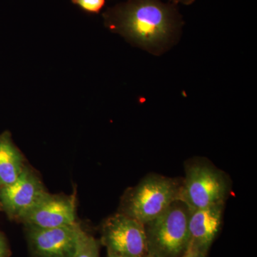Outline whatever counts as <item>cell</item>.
I'll return each mask as SVG.
<instances>
[{
	"label": "cell",
	"instance_id": "obj_1",
	"mask_svg": "<svg viewBox=\"0 0 257 257\" xmlns=\"http://www.w3.org/2000/svg\"><path fill=\"white\" fill-rule=\"evenodd\" d=\"M103 18L111 32L155 55L175 42L182 25L176 5L161 0H128L109 8Z\"/></svg>",
	"mask_w": 257,
	"mask_h": 257
},
{
	"label": "cell",
	"instance_id": "obj_2",
	"mask_svg": "<svg viewBox=\"0 0 257 257\" xmlns=\"http://www.w3.org/2000/svg\"><path fill=\"white\" fill-rule=\"evenodd\" d=\"M182 182L177 179L147 175L121 198L119 212L145 224L153 220L179 199Z\"/></svg>",
	"mask_w": 257,
	"mask_h": 257
},
{
	"label": "cell",
	"instance_id": "obj_3",
	"mask_svg": "<svg viewBox=\"0 0 257 257\" xmlns=\"http://www.w3.org/2000/svg\"><path fill=\"white\" fill-rule=\"evenodd\" d=\"M190 209L180 199L153 220L145 224L147 254L154 257H181L189 243Z\"/></svg>",
	"mask_w": 257,
	"mask_h": 257
},
{
	"label": "cell",
	"instance_id": "obj_4",
	"mask_svg": "<svg viewBox=\"0 0 257 257\" xmlns=\"http://www.w3.org/2000/svg\"><path fill=\"white\" fill-rule=\"evenodd\" d=\"M229 190L226 174L202 161L186 167L179 199L190 210L204 209L224 203Z\"/></svg>",
	"mask_w": 257,
	"mask_h": 257
},
{
	"label": "cell",
	"instance_id": "obj_5",
	"mask_svg": "<svg viewBox=\"0 0 257 257\" xmlns=\"http://www.w3.org/2000/svg\"><path fill=\"white\" fill-rule=\"evenodd\" d=\"M100 243L107 253L119 257H145L147 255L145 225L117 212L102 223Z\"/></svg>",
	"mask_w": 257,
	"mask_h": 257
},
{
	"label": "cell",
	"instance_id": "obj_6",
	"mask_svg": "<svg viewBox=\"0 0 257 257\" xmlns=\"http://www.w3.org/2000/svg\"><path fill=\"white\" fill-rule=\"evenodd\" d=\"M84 230L78 222L52 228L27 226L34 257H72Z\"/></svg>",
	"mask_w": 257,
	"mask_h": 257
},
{
	"label": "cell",
	"instance_id": "obj_7",
	"mask_svg": "<svg viewBox=\"0 0 257 257\" xmlns=\"http://www.w3.org/2000/svg\"><path fill=\"white\" fill-rule=\"evenodd\" d=\"M47 193L36 172L25 165L14 182L0 187V206L10 219L20 220Z\"/></svg>",
	"mask_w": 257,
	"mask_h": 257
},
{
	"label": "cell",
	"instance_id": "obj_8",
	"mask_svg": "<svg viewBox=\"0 0 257 257\" xmlns=\"http://www.w3.org/2000/svg\"><path fill=\"white\" fill-rule=\"evenodd\" d=\"M75 195L47 192L20 219L26 226L52 228L77 222Z\"/></svg>",
	"mask_w": 257,
	"mask_h": 257
},
{
	"label": "cell",
	"instance_id": "obj_9",
	"mask_svg": "<svg viewBox=\"0 0 257 257\" xmlns=\"http://www.w3.org/2000/svg\"><path fill=\"white\" fill-rule=\"evenodd\" d=\"M224 203L204 209L190 210L188 228L191 246L208 254L220 231Z\"/></svg>",
	"mask_w": 257,
	"mask_h": 257
},
{
	"label": "cell",
	"instance_id": "obj_10",
	"mask_svg": "<svg viewBox=\"0 0 257 257\" xmlns=\"http://www.w3.org/2000/svg\"><path fill=\"white\" fill-rule=\"evenodd\" d=\"M25 157L9 131L0 135V187L14 182L25 167Z\"/></svg>",
	"mask_w": 257,
	"mask_h": 257
},
{
	"label": "cell",
	"instance_id": "obj_11",
	"mask_svg": "<svg viewBox=\"0 0 257 257\" xmlns=\"http://www.w3.org/2000/svg\"><path fill=\"white\" fill-rule=\"evenodd\" d=\"M72 257H100L99 241L92 235L84 231Z\"/></svg>",
	"mask_w": 257,
	"mask_h": 257
},
{
	"label": "cell",
	"instance_id": "obj_12",
	"mask_svg": "<svg viewBox=\"0 0 257 257\" xmlns=\"http://www.w3.org/2000/svg\"><path fill=\"white\" fill-rule=\"evenodd\" d=\"M105 1L106 0H72V3L86 13L97 14L105 5Z\"/></svg>",
	"mask_w": 257,
	"mask_h": 257
},
{
	"label": "cell",
	"instance_id": "obj_13",
	"mask_svg": "<svg viewBox=\"0 0 257 257\" xmlns=\"http://www.w3.org/2000/svg\"><path fill=\"white\" fill-rule=\"evenodd\" d=\"M207 255L205 253L201 252L200 251L194 248V246L189 244L188 247L186 250L185 252L183 253L181 257H207Z\"/></svg>",
	"mask_w": 257,
	"mask_h": 257
},
{
	"label": "cell",
	"instance_id": "obj_14",
	"mask_svg": "<svg viewBox=\"0 0 257 257\" xmlns=\"http://www.w3.org/2000/svg\"><path fill=\"white\" fill-rule=\"evenodd\" d=\"M10 250L8 243L3 235L0 233V257H8Z\"/></svg>",
	"mask_w": 257,
	"mask_h": 257
},
{
	"label": "cell",
	"instance_id": "obj_15",
	"mask_svg": "<svg viewBox=\"0 0 257 257\" xmlns=\"http://www.w3.org/2000/svg\"><path fill=\"white\" fill-rule=\"evenodd\" d=\"M170 3L173 5L182 4L184 5H190L193 4L196 0H169Z\"/></svg>",
	"mask_w": 257,
	"mask_h": 257
},
{
	"label": "cell",
	"instance_id": "obj_16",
	"mask_svg": "<svg viewBox=\"0 0 257 257\" xmlns=\"http://www.w3.org/2000/svg\"><path fill=\"white\" fill-rule=\"evenodd\" d=\"M106 257H119V256H115V255L111 254V253H107V254H106Z\"/></svg>",
	"mask_w": 257,
	"mask_h": 257
},
{
	"label": "cell",
	"instance_id": "obj_17",
	"mask_svg": "<svg viewBox=\"0 0 257 257\" xmlns=\"http://www.w3.org/2000/svg\"><path fill=\"white\" fill-rule=\"evenodd\" d=\"M145 257H154V256H150V255L147 254V256Z\"/></svg>",
	"mask_w": 257,
	"mask_h": 257
}]
</instances>
